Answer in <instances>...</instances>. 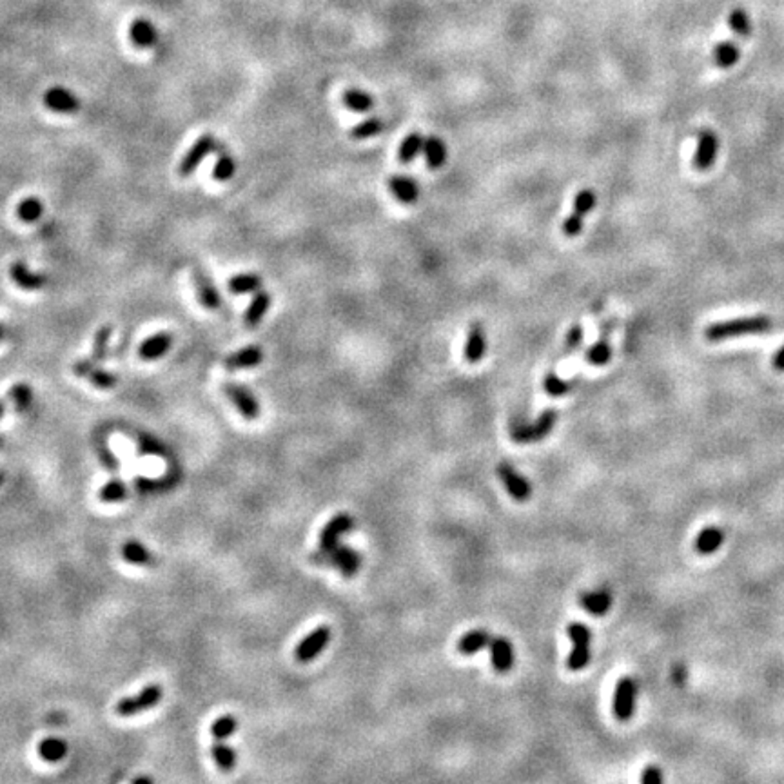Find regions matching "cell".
<instances>
[{
    "label": "cell",
    "mask_w": 784,
    "mask_h": 784,
    "mask_svg": "<svg viewBox=\"0 0 784 784\" xmlns=\"http://www.w3.org/2000/svg\"><path fill=\"white\" fill-rule=\"evenodd\" d=\"M581 343H583V327L579 324H576V325H572V327L569 329V333H566L565 352H566V354L574 352L576 349L581 345Z\"/></svg>",
    "instance_id": "cell-47"
},
{
    "label": "cell",
    "mask_w": 784,
    "mask_h": 784,
    "mask_svg": "<svg viewBox=\"0 0 784 784\" xmlns=\"http://www.w3.org/2000/svg\"><path fill=\"white\" fill-rule=\"evenodd\" d=\"M211 754H213L216 766L222 771H225V773H231L237 768V750L229 746L225 740H215L213 748H211Z\"/></svg>",
    "instance_id": "cell-30"
},
{
    "label": "cell",
    "mask_w": 784,
    "mask_h": 784,
    "mask_svg": "<svg viewBox=\"0 0 784 784\" xmlns=\"http://www.w3.org/2000/svg\"><path fill=\"white\" fill-rule=\"evenodd\" d=\"M486 349V338L485 329L481 324H472L469 331V338L465 343V358L469 364H478L479 359L485 356Z\"/></svg>",
    "instance_id": "cell-22"
},
{
    "label": "cell",
    "mask_w": 784,
    "mask_h": 784,
    "mask_svg": "<svg viewBox=\"0 0 784 784\" xmlns=\"http://www.w3.org/2000/svg\"><path fill=\"white\" fill-rule=\"evenodd\" d=\"M728 22H730V27H732L736 35L750 36V33H752L750 18L748 15H746L745 9H736V11H732V15H730V18H728Z\"/></svg>",
    "instance_id": "cell-44"
},
{
    "label": "cell",
    "mask_w": 784,
    "mask_h": 784,
    "mask_svg": "<svg viewBox=\"0 0 784 784\" xmlns=\"http://www.w3.org/2000/svg\"><path fill=\"white\" fill-rule=\"evenodd\" d=\"M215 147H216L215 136L209 135V133L200 136V138L191 145V150L184 154V158L180 160L178 175L182 176V178H187V176L193 175V173L197 171V167L202 164L204 158H206L211 151L215 150Z\"/></svg>",
    "instance_id": "cell-9"
},
{
    "label": "cell",
    "mask_w": 784,
    "mask_h": 784,
    "mask_svg": "<svg viewBox=\"0 0 784 784\" xmlns=\"http://www.w3.org/2000/svg\"><path fill=\"white\" fill-rule=\"evenodd\" d=\"M138 443H140V451L145 452V454H154V456H160L164 454V447L162 443L157 441L154 438H151V436H140L138 438Z\"/></svg>",
    "instance_id": "cell-48"
},
{
    "label": "cell",
    "mask_w": 784,
    "mask_h": 784,
    "mask_svg": "<svg viewBox=\"0 0 784 784\" xmlns=\"http://www.w3.org/2000/svg\"><path fill=\"white\" fill-rule=\"evenodd\" d=\"M2 483H4V472L0 470V485H2Z\"/></svg>",
    "instance_id": "cell-55"
},
{
    "label": "cell",
    "mask_w": 784,
    "mask_h": 784,
    "mask_svg": "<svg viewBox=\"0 0 784 784\" xmlns=\"http://www.w3.org/2000/svg\"><path fill=\"white\" fill-rule=\"evenodd\" d=\"M423 142H425V138L421 136V133H416V131L411 133V135L401 142V145H399V151H398L399 162L411 164L412 160L423 151Z\"/></svg>",
    "instance_id": "cell-34"
},
{
    "label": "cell",
    "mask_w": 784,
    "mask_h": 784,
    "mask_svg": "<svg viewBox=\"0 0 784 784\" xmlns=\"http://www.w3.org/2000/svg\"><path fill=\"white\" fill-rule=\"evenodd\" d=\"M193 281L200 303H202L206 309H209V311H216V309H220V305H222V296H220L218 289H216V285L213 284V280L207 277V272H204L202 269H194Z\"/></svg>",
    "instance_id": "cell-15"
},
{
    "label": "cell",
    "mask_w": 784,
    "mask_h": 784,
    "mask_svg": "<svg viewBox=\"0 0 784 784\" xmlns=\"http://www.w3.org/2000/svg\"><path fill=\"white\" fill-rule=\"evenodd\" d=\"M2 445H4V439H2V436H0V447H2Z\"/></svg>",
    "instance_id": "cell-56"
},
{
    "label": "cell",
    "mask_w": 784,
    "mask_h": 784,
    "mask_svg": "<svg viewBox=\"0 0 784 784\" xmlns=\"http://www.w3.org/2000/svg\"><path fill=\"white\" fill-rule=\"evenodd\" d=\"M237 173V160L227 153H220L215 167H213V178L216 182H227Z\"/></svg>",
    "instance_id": "cell-42"
},
{
    "label": "cell",
    "mask_w": 784,
    "mask_h": 784,
    "mask_svg": "<svg viewBox=\"0 0 784 784\" xmlns=\"http://www.w3.org/2000/svg\"><path fill=\"white\" fill-rule=\"evenodd\" d=\"M9 277H11V280H13L15 284L24 291H39L48 284L44 274L33 272L29 267H27L26 263L20 262V260L11 263V267H9Z\"/></svg>",
    "instance_id": "cell-20"
},
{
    "label": "cell",
    "mask_w": 784,
    "mask_h": 784,
    "mask_svg": "<svg viewBox=\"0 0 784 784\" xmlns=\"http://www.w3.org/2000/svg\"><path fill=\"white\" fill-rule=\"evenodd\" d=\"M578 601H579V605L587 610L590 616L601 618V616H605V613L610 610V606H612V594H610L609 590H605V588H599V590H590V592H581V594H579V597H578Z\"/></svg>",
    "instance_id": "cell-21"
},
{
    "label": "cell",
    "mask_w": 784,
    "mask_h": 784,
    "mask_svg": "<svg viewBox=\"0 0 784 784\" xmlns=\"http://www.w3.org/2000/svg\"><path fill=\"white\" fill-rule=\"evenodd\" d=\"M714 60L719 67H732L739 60V48L736 42H719L714 49Z\"/></svg>",
    "instance_id": "cell-37"
},
{
    "label": "cell",
    "mask_w": 784,
    "mask_h": 784,
    "mask_svg": "<svg viewBox=\"0 0 784 784\" xmlns=\"http://www.w3.org/2000/svg\"><path fill=\"white\" fill-rule=\"evenodd\" d=\"M566 634L572 639V652L566 658V668L572 672H579L583 668H587V665L590 663V641H592V632L585 623L572 621L566 627Z\"/></svg>",
    "instance_id": "cell-3"
},
{
    "label": "cell",
    "mask_w": 784,
    "mask_h": 784,
    "mask_svg": "<svg viewBox=\"0 0 784 784\" xmlns=\"http://www.w3.org/2000/svg\"><path fill=\"white\" fill-rule=\"evenodd\" d=\"M127 494H129V491H127V485L122 479H111L98 491V500L104 501V503H120V501L126 500Z\"/></svg>",
    "instance_id": "cell-38"
},
{
    "label": "cell",
    "mask_w": 784,
    "mask_h": 784,
    "mask_svg": "<svg viewBox=\"0 0 784 784\" xmlns=\"http://www.w3.org/2000/svg\"><path fill=\"white\" fill-rule=\"evenodd\" d=\"M44 215V204L39 197H26L17 207V216L24 224H35Z\"/></svg>",
    "instance_id": "cell-32"
},
{
    "label": "cell",
    "mask_w": 784,
    "mask_h": 784,
    "mask_svg": "<svg viewBox=\"0 0 784 784\" xmlns=\"http://www.w3.org/2000/svg\"><path fill=\"white\" fill-rule=\"evenodd\" d=\"M122 557L127 561V563H131V565H138V566L154 565L153 554H151L144 545L138 543V541H127V543L122 547Z\"/></svg>",
    "instance_id": "cell-31"
},
{
    "label": "cell",
    "mask_w": 784,
    "mask_h": 784,
    "mask_svg": "<svg viewBox=\"0 0 784 784\" xmlns=\"http://www.w3.org/2000/svg\"><path fill=\"white\" fill-rule=\"evenodd\" d=\"M717 153H719L717 135H715L714 131H710V129H703V131L699 133V138H697V150H696V154H693V166H696L699 171H706V169H710V167L714 166Z\"/></svg>",
    "instance_id": "cell-14"
},
{
    "label": "cell",
    "mask_w": 784,
    "mask_h": 784,
    "mask_svg": "<svg viewBox=\"0 0 784 784\" xmlns=\"http://www.w3.org/2000/svg\"><path fill=\"white\" fill-rule=\"evenodd\" d=\"M222 389H224L229 401L237 407V411L240 412L241 416L246 418V420L253 421L260 416L258 399L254 398L253 392H251L249 389L238 385V383H231V381H229V383H224Z\"/></svg>",
    "instance_id": "cell-10"
},
{
    "label": "cell",
    "mask_w": 784,
    "mask_h": 784,
    "mask_svg": "<svg viewBox=\"0 0 784 784\" xmlns=\"http://www.w3.org/2000/svg\"><path fill=\"white\" fill-rule=\"evenodd\" d=\"M389 191L401 204H414L420 198V187L408 176H392L389 180Z\"/></svg>",
    "instance_id": "cell-23"
},
{
    "label": "cell",
    "mask_w": 784,
    "mask_h": 784,
    "mask_svg": "<svg viewBox=\"0 0 784 784\" xmlns=\"http://www.w3.org/2000/svg\"><path fill=\"white\" fill-rule=\"evenodd\" d=\"M574 387V381H566L563 378L557 376L556 373H548L543 380V389L548 396L552 398H559V396L569 394L570 390Z\"/></svg>",
    "instance_id": "cell-41"
},
{
    "label": "cell",
    "mask_w": 784,
    "mask_h": 784,
    "mask_svg": "<svg viewBox=\"0 0 784 784\" xmlns=\"http://www.w3.org/2000/svg\"><path fill=\"white\" fill-rule=\"evenodd\" d=\"M263 361V351L262 347L258 345H247L240 351L232 352L231 356H227L224 361V367L227 371H244V368H253L258 367Z\"/></svg>",
    "instance_id": "cell-19"
},
{
    "label": "cell",
    "mask_w": 784,
    "mask_h": 784,
    "mask_svg": "<svg viewBox=\"0 0 784 784\" xmlns=\"http://www.w3.org/2000/svg\"><path fill=\"white\" fill-rule=\"evenodd\" d=\"M491 634L486 630H470L465 635H461V639L458 641V652L463 656H474L479 650L491 646Z\"/></svg>",
    "instance_id": "cell-25"
},
{
    "label": "cell",
    "mask_w": 784,
    "mask_h": 784,
    "mask_svg": "<svg viewBox=\"0 0 784 784\" xmlns=\"http://www.w3.org/2000/svg\"><path fill=\"white\" fill-rule=\"evenodd\" d=\"M354 529V517L351 514L340 512L334 517H331L329 523L321 529L320 538H318V545L320 548H334L340 541L343 534L351 532Z\"/></svg>",
    "instance_id": "cell-12"
},
{
    "label": "cell",
    "mask_w": 784,
    "mask_h": 784,
    "mask_svg": "<svg viewBox=\"0 0 784 784\" xmlns=\"http://www.w3.org/2000/svg\"><path fill=\"white\" fill-rule=\"evenodd\" d=\"M100 458H102V463H104L107 469L119 470V460L114 458V454L109 451V449H104V451H100Z\"/></svg>",
    "instance_id": "cell-50"
},
{
    "label": "cell",
    "mask_w": 784,
    "mask_h": 784,
    "mask_svg": "<svg viewBox=\"0 0 784 784\" xmlns=\"http://www.w3.org/2000/svg\"><path fill=\"white\" fill-rule=\"evenodd\" d=\"M724 541V534L721 529H717V526H708V529H705V531L699 532V536L696 538V550L699 554H703V556H708V554H714L715 550H717L721 545H723Z\"/></svg>",
    "instance_id": "cell-27"
},
{
    "label": "cell",
    "mask_w": 784,
    "mask_h": 784,
    "mask_svg": "<svg viewBox=\"0 0 784 784\" xmlns=\"http://www.w3.org/2000/svg\"><path fill=\"white\" fill-rule=\"evenodd\" d=\"M67 743L60 737H46L39 743V755L46 762H58L67 755Z\"/></svg>",
    "instance_id": "cell-28"
},
{
    "label": "cell",
    "mask_w": 784,
    "mask_h": 784,
    "mask_svg": "<svg viewBox=\"0 0 784 784\" xmlns=\"http://www.w3.org/2000/svg\"><path fill=\"white\" fill-rule=\"evenodd\" d=\"M771 327H773V321L768 316H745V318H733V320L712 324L710 327H706L705 338L710 342H723V340L748 336V334L766 333Z\"/></svg>",
    "instance_id": "cell-1"
},
{
    "label": "cell",
    "mask_w": 784,
    "mask_h": 784,
    "mask_svg": "<svg viewBox=\"0 0 784 784\" xmlns=\"http://www.w3.org/2000/svg\"><path fill=\"white\" fill-rule=\"evenodd\" d=\"M381 129H383V122L380 119L364 120V122H359L358 126L352 127L351 138H354V140H365V138L380 135Z\"/></svg>",
    "instance_id": "cell-43"
},
{
    "label": "cell",
    "mask_w": 784,
    "mask_h": 784,
    "mask_svg": "<svg viewBox=\"0 0 784 784\" xmlns=\"http://www.w3.org/2000/svg\"><path fill=\"white\" fill-rule=\"evenodd\" d=\"M311 563L320 566H333L342 572L345 578H352L361 566V556L354 548L336 545L334 548H318L309 556Z\"/></svg>",
    "instance_id": "cell-2"
},
{
    "label": "cell",
    "mask_w": 784,
    "mask_h": 784,
    "mask_svg": "<svg viewBox=\"0 0 784 784\" xmlns=\"http://www.w3.org/2000/svg\"><path fill=\"white\" fill-rule=\"evenodd\" d=\"M594 206H596V194H594L592 189H583V191H579V193L576 194L574 213H578V215L581 216H587L588 213L594 209Z\"/></svg>",
    "instance_id": "cell-45"
},
{
    "label": "cell",
    "mask_w": 784,
    "mask_h": 784,
    "mask_svg": "<svg viewBox=\"0 0 784 784\" xmlns=\"http://www.w3.org/2000/svg\"><path fill=\"white\" fill-rule=\"evenodd\" d=\"M556 421H557V412L554 411V408H548V411H545L543 414L532 423V425H525V423H521V425L514 427L512 439L516 443L541 441V439H543L545 436L556 427Z\"/></svg>",
    "instance_id": "cell-5"
},
{
    "label": "cell",
    "mask_w": 784,
    "mask_h": 784,
    "mask_svg": "<svg viewBox=\"0 0 784 784\" xmlns=\"http://www.w3.org/2000/svg\"><path fill=\"white\" fill-rule=\"evenodd\" d=\"M6 333H8V329H6L4 325L0 324V342H2V340H4V338H6Z\"/></svg>",
    "instance_id": "cell-53"
},
{
    "label": "cell",
    "mask_w": 784,
    "mask_h": 784,
    "mask_svg": "<svg viewBox=\"0 0 784 784\" xmlns=\"http://www.w3.org/2000/svg\"><path fill=\"white\" fill-rule=\"evenodd\" d=\"M331 628L321 625V627L314 628L311 634L307 635L305 639H302L294 650V659L298 663H311L312 659H316L325 650V646L331 641Z\"/></svg>",
    "instance_id": "cell-7"
},
{
    "label": "cell",
    "mask_w": 784,
    "mask_h": 784,
    "mask_svg": "<svg viewBox=\"0 0 784 784\" xmlns=\"http://www.w3.org/2000/svg\"><path fill=\"white\" fill-rule=\"evenodd\" d=\"M498 476H500L501 483L505 485V489L508 491V494L512 496V500L516 501H529L532 496V485L523 478L521 474L514 469L512 465L503 461L498 465Z\"/></svg>",
    "instance_id": "cell-11"
},
{
    "label": "cell",
    "mask_w": 784,
    "mask_h": 784,
    "mask_svg": "<svg viewBox=\"0 0 784 784\" xmlns=\"http://www.w3.org/2000/svg\"><path fill=\"white\" fill-rule=\"evenodd\" d=\"M585 358H587L588 364L596 365V367H603V365L609 364L610 358H612V347H610L605 334H603V338L597 340L594 345H590V349L587 351Z\"/></svg>",
    "instance_id": "cell-36"
},
{
    "label": "cell",
    "mask_w": 784,
    "mask_h": 784,
    "mask_svg": "<svg viewBox=\"0 0 784 784\" xmlns=\"http://www.w3.org/2000/svg\"><path fill=\"white\" fill-rule=\"evenodd\" d=\"M162 697L164 688L160 684H147V686L142 688L140 692L135 693V696H127L124 699H120L117 703V706H114V710H117V714L120 717H133V715L142 714L145 710L154 708L158 703L162 701Z\"/></svg>",
    "instance_id": "cell-4"
},
{
    "label": "cell",
    "mask_w": 784,
    "mask_h": 784,
    "mask_svg": "<svg viewBox=\"0 0 784 784\" xmlns=\"http://www.w3.org/2000/svg\"><path fill=\"white\" fill-rule=\"evenodd\" d=\"M71 368H73V374H75V376L88 380L89 383H93L97 389H104V390L113 389V387L119 383L117 374L109 373V371H105V368H98L97 361H93L91 358L77 359Z\"/></svg>",
    "instance_id": "cell-8"
},
{
    "label": "cell",
    "mask_w": 784,
    "mask_h": 784,
    "mask_svg": "<svg viewBox=\"0 0 784 784\" xmlns=\"http://www.w3.org/2000/svg\"><path fill=\"white\" fill-rule=\"evenodd\" d=\"M4 414H6V401L4 399H0V420L4 418Z\"/></svg>",
    "instance_id": "cell-52"
},
{
    "label": "cell",
    "mask_w": 784,
    "mask_h": 784,
    "mask_svg": "<svg viewBox=\"0 0 784 784\" xmlns=\"http://www.w3.org/2000/svg\"><path fill=\"white\" fill-rule=\"evenodd\" d=\"M583 220H585V216L578 215V213H574L572 211V215L566 216V220L563 222V234H565L566 238H576L581 232L583 229Z\"/></svg>",
    "instance_id": "cell-46"
},
{
    "label": "cell",
    "mask_w": 784,
    "mask_h": 784,
    "mask_svg": "<svg viewBox=\"0 0 784 784\" xmlns=\"http://www.w3.org/2000/svg\"><path fill=\"white\" fill-rule=\"evenodd\" d=\"M635 693H637V684H635L634 677L625 675L618 681L616 692H613V715L619 721H628L634 715L635 708Z\"/></svg>",
    "instance_id": "cell-6"
},
{
    "label": "cell",
    "mask_w": 784,
    "mask_h": 784,
    "mask_svg": "<svg viewBox=\"0 0 784 784\" xmlns=\"http://www.w3.org/2000/svg\"><path fill=\"white\" fill-rule=\"evenodd\" d=\"M663 779H665V777H663L661 768L653 766V764L644 768L643 773H641V783L643 784H661Z\"/></svg>",
    "instance_id": "cell-49"
},
{
    "label": "cell",
    "mask_w": 784,
    "mask_h": 784,
    "mask_svg": "<svg viewBox=\"0 0 784 784\" xmlns=\"http://www.w3.org/2000/svg\"><path fill=\"white\" fill-rule=\"evenodd\" d=\"M227 287L229 293L232 294L258 293L263 287V280L256 272H241V274H237L227 281Z\"/></svg>",
    "instance_id": "cell-26"
},
{
    "label": "cell",
    "mask_w": 784,
    "mask_h": 784,
    "mask_svg": "<svg viewBox=\"0 0 784 784\" xmlns=\"http://www.w3.org/2000/svg\"><path fill=\"white\" fill-rule=\"evenodd\" d=\"M269 307H271V296L265 291H258L256 296L253 298L251 305L247 307L246 314H244V324L249 329H254L262 324L263 316L267 314Z\"/></svg>",
    "instance_id": "cell-24"
},
{
    "label": "cell",
    "mask_w": 784,
    "mask_h": 784,
    "mask_svg": "<svg viewBox=\"0 0 784 784\" xmlns=\"http://www.w3.org/2000/svg\"><path fill=\"white\" fill-rule=\"evenodd\" d=\"M8 399L11 401L13 408L17 412H26L31 408L33 404V390L26 383H15L8 392Z\"/></svg>",
    "instance_id": "cell-35"
},
{
    "label": "cell",
    "mask_w": 784,
    "mask_h": 784,
    "mask_svg": "<svg viewBox=\"0 0 784 784\" xmlns=\"http://www.w3.org/2000/svg\"><path fill=\"white\" fill-rule=\"evenodd\" d=\"M773 367L777 368V371H784V345L780 347L779 351H777V354L773 356Z\"/></svg>",
    "instance_id": "cell-51"
},
{
    "label": "cell",
    "mask_w": 784,
    "mask_h": 784,
    "mask_svg": "<svg viewBox=\"0 0 784 784\" xmlns=\"http://www.w3.org/2000/svg\"><path fill=\"white\" fill-rule=\"evenodd\" d=\"M129 40L138 49H151L158 42V31L147 18H136L129 26Z\"/></svg>",
    "instance_id": "cell-17"
},
{
    "label": "cell",
    "mask_w": 784,
    "mask_h": 784,
    "mask_svg": "<svg viewBox=\"0 0 784 784\" xmlns=\"http://www.w3.org/2000/svg\"><path fill=\"white\" fill-rule=\"evenodd\" d=\"M423 154H425L427 166H429L430 169H439V167L445 164V160H447V147H445V142H443L441 138H438V136H429V138H425V142H423Z\"/></svg>",
    "instance_id": "cell-29"
},
{
    "label": "cell",
    "mask_w": 784,
    "mask_h": 784,
    "mask_svg": "<svg viewBox=\"0 0 784 784\" xmlns=\"http://www.w3.org/2000/svg\"><path fill=\"white\" fill-rule=\"evenodd\" d=\"M342 100L347 109L356 111V113H367V111L373 109L374 105L373 97L365 91H359V89H347L343 93Z\"/></svg>",
    "instance_id": "cell-33"
},
{
    "label": "cell",
    "mask_w": 784,
    "mask_h": 784,
    "mask_svg": "<svg viewBox=\"0 0 784 784\" xmlns=\"http://www.w3.org/2000/svg\"><path fill=\"white\" fill-rule=\"evenodd\" d=\"M135 783H151L150 777H138V779H135Z\"/></svg>",
    "instance_id": "cell-54"
},
{
    "label": "cell",
    "mask_w": 784,
    "mask_h": 784,
    "mask_svg": "<svg viewBox=\"0 0 784 784\" xmlns=\"http://www.w3.org/2000/svg\"><path fill=\"white\" fill-rule=\"evenodd\" d=\"M44 105L62 114H73L80 109V98L64 86H53L44 93Z\"/></svg>",
    "instance_id": "cell-13"
},
{
    "label": "cell",
    "mask_w": 784,
    "mask_h": 784,
    "mask_svg": "<svg viewBox=\"0 0 784 784\" xmlns=\"http://www.w3.org/2000/svg\"><path fill=\"white\" fill-rule=\"evenodd\" d=\"M238 730V721L234 715H222V717L215 719L211 724V736L215 740H227L229 737H232Z\"/></svg>",
    "instance_id": "cell-39"
},
{
    "label": "cell",
    "mask_w": 784,
    "mask_h": 784,
    "mask_svg": "<svg viewBox=\"0 0 784 784\" xmlns=\"http://www.w3.org/2000/svg\"><path fill=\"white\" fill-rule=\"evenodd\" d=\"M173 340H175L173 334L167 333V331L154 333L153 336L147 338L145 342L140 343V347H138V356H140L142 359H145V361H153V359L162 358V356L167 354L169 349H171Z\"/></svg>",
    "instance_id": "cell-18"
},
{
    "label": "cell",
    "mask_w": 784,
    "mask_h": 784,
    "mask_svg": "<svg viewBox=\"0 0 784 784\" xmlns=\"http://www.w3.org/2000/svg\"><path fill=\"white\" fill-rule=\"evenodd\" d=\"M491 661L498 674H507L514 666V646L507 637H492L491 641Z\"/></svg>",
    "instance_id": "cell-16"
},
{
    "label": "cell",
    "mask_w": 784,
    "mask_h": 784,
    "mask_svg": "<svg viewBox=\"0 0 784 784\" xmlns=\"http://www.w3.org/2000/svg\"><path fill=\"white\" fill-rule=\"evenodd\" d=\"M111 334H113V327H111V325H102L100 329L97 331L95 340H93V354H91L93 361L100 364V361H104V359L107 358Z\"/></svg>",
    "instance_id": "cell-40"
}]
</instances>
